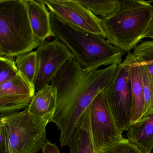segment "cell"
<instances>
[{"instance_id":"cell-1","label":"cell","mask_w":153,"mask_h":153,"mask_svg":"<svg viewBox=\"0 0 153 153\" xmlns=\"http://www.w3.org/2000/svg\"><path fill=\"white\" fill-rule=\"evenodd\" d=\"M51 19L53 36L67 46L86 72L122 62L125 52L102 36L81 30L52 14Z\"/></svg>"},{"instance_id":"cell-2","label":"cell","mask_w":153,"mask_h":153,"mask_svg":"<svg viewBox=\"0 0 153 153\" xmlns=\"http://www.w3.org/2000/svg\"><path fill=\"white\" fill-rule=\"evenodd\" d=\"M118 65L113 64L89 72L78 89L56 106L52 122L60 131L62 146H68L84 113L96 97L111 85Z\"/></svg>"},{"instance_id":"cell-3","label":"cell","mask_w":153,"mask_h":153,"mask_svg":"<svg viewBox=\"0 0 153 153\" xmlns=\"http://www.w3.org/2000/svg\"><path fill=\"white\" fill-rule=\"evenodd\" d=\"M118 10L100 18L108 42L129 52L143 39L153 21V6L144 0H121Z\"/></svg>"},{"instance_id":"cell-4","label":"cell","mask_w":153,"mask_h":153,"mask_svg":"<svg viewBox=\"0 0 153 153\" xmlns=\"http://www.w3.org/2000/svg\"><path fill=\"white\" fill-rule=\"evenodd\" d=\"M41 43L33 33L25 0H0V56L17 57Z\"/></svg>"},{"instance_id":"cell-5","label":"cell","mask_w":153,"mask_h":153,"mask_svg":"<svg viewBox=\"0 0 153 153\" xmlns=\"http://www.w3.org/2000/svg\"><path fill=\"white\" fill-rule=\"evenodd\" d=\"M8 138V153H37L46 140L48 122L31 114L28 109L1 117Z\"/></svg>"},{"instance_id":"cell-6","label":"cell","mask_w":153,"mask_h":153,"mask_svg":"<svg viewBox=\"0 0 153 153\" xmlns=\"http://www.w3.org/2000/svg\"><path fill=\"white\" fill-rule=\"evenodd\" d=\"M106 89L96 97L85 111L95 153L127 140L116 124Z\"/></svg>"},{"instance_id":"cell-7","label":"cell","mask_w":153,"mask_h":153,"mask_svg":"<svg viewBox=\"0 0 153 153\" xmlns=\"http://www.w3.org/2000/svg\"><path fill=\"white\" fill-rule=\"evenodd\" d=\"M132 53H128L124 60L118 65L111 84L106 89L108 102L117 126L122 131L131 126L132 89L131 66Z\"/></svg>"},{"instance_id":"cell-8","label":"cell","mask_w":153,"mask_h":153,"mask_svg":"<svg viewBox=\"0 0 153 153\" xmlns=\"http://www.w3.org/2000/svg\"><path fill=\"white\" fill-rule=\"evenodd\" d=\"M37 69L34 82L36 92L49 85L54 76L68 61L74 59L67 46L55 38L45 41L37 50Z\"/></svg>"},{"instance_id":"cell-9","label":"cell","mask_w":153,"mask_h":153,"mask_svg":"<svg viewBox=\"0 0 153 153\" xmlns=\"http://www.w3.org/2000/svg\"><path fill=\"white\" fill-rule=\"evenodd\" d=\"M51 14L85 32L102 36L105 33L100 18L76 0L42 1Z\"/></svg>"},{"instance_id":"cell-10","label":"cell","mask_w":153,"mask_h":153,"mask_svg":"<svg viewBox=\"0 0 153 153\" xmlns=\"http://www.w3.org/2000/svg\"><path fill=\"white\" fill-rule=\"evenodd\" d=\"M88 74L74 59L64 64L51 82L56 90V106L63 102L78 89Z\"/></svg>"},{"instance_id":"cell-11","label":"cell","mask_w":153,"mask_h":153,"mask_svg":"<svg viewBox=\"0 0 153 153\" xmlns=\"http://www.w3.org/2000/svg\"><path fill=\"white\" fill-rule=\"evenodd\" d=\"M30 25L35 37L41 43L53 36L51 13L42 1L25 0Z\"/></svg>"},{"instance_id":"cell-12","label":"cell","mask_w":153,"mask_h":153,"mask_svg":"<svg viewBox=\"0 0 153 153\" xmlns=\"http://www.w3.org/2000/svg\"><path fill=\"white\" fill-rule=\"evenodd\" d=\"M57 105L56 90L51 85L36 92L27 109L30 114L52 122Z\"/></svg>"},{"instance_id":"cell-13","label":"cell","mask_w":153,"mask_h":153,"mask_svg":"<svg viewBox=\"0 0 153 153\" xmlns=\"http://www.w3.org/2000/svg\"><path fill=\"white\" fill-rule=\"evenodd\" d=\"M131 79L132 89L131 126L141 120L144 107L141 63L133 54L131 66Z\"/></svg>"},{"instance_id":"cell-14","label":"cell","mask_w":153,"mask_h":153,"mask_svg":"<svg viewBox=\"0 0 153 153\" xmlns=\"http://www.w3.org/2000/svg\"><path fill=\"white\" fill-rule=\"evenodd\" d=\"M127 133V139L146 153L153 149V114L132 124Z\"/></svg>"},{"instance_id":"cell-15","label":"cell","mask_w":153,"mask_h":153,"mask_svg":"<svg viewBox=\"0 0 153 153\" xmlns=\"http://www.w3.org/2000/svg\"><path fill=\"white\" fill-rule=\"evenodd\" d=\"M68 146L70 153H95L85 111Z\"/></svg>"},{"instance_id":"cell-16","label":"cell","mask_w":153,"mask_h":153,"mask_svg":"<svg viewBox=\"0 0 153 153\" xmlns=\"http://www.w3.org/2000/svg\"><path fill=\"white\" fill-rule=\"evenodd\" d=\"M35 93L34 85L29 83L19 72L14 78L0 84V96L33 97Z\"/></svg>"},{"instance_id":"cell-17","label":"cell","mask_w":153,"mask_h":153,"mask_svg":"<svg viewBox=\"0 0 153 153\" xmlns=\"http://www.w3.org/2000/svg\"><path fill=\"white\" fill-rule=\"evenodd\" d=\"M77 2L86 8L94 15L100 18L108 17L115 13L120 3L118 0H82Z\"/></svg>"},{"instance_id":"cell-18","label":"cell","mask_w":153,"mask_h":153,"mask_svg":"<svg viewBox=\"0 0 153 153\" xmlns=\"http://www.w3.org/2000/svg\"><path fill=\"white\" fill-rule=\"evenodd\" d=\"M15 61L19 73L29 83L34 85L37 69L36 51H32L19 55Z\"/></svg>"},{"instance_id":"cell-19","label":"cell","mask_w":153,"mask_h":153,"mask_svg":"<svg viewBox=\"0 0 153 153\" xmlns=\"http://www.w3.org/2000/svg\"><path fill=\"white\" fill-rule=\"evenodd\" d=\"M141 66L144 97V107L141 119H142L153 114V77L142 63Z\"/></svg>"},{"instance_id":"cell-20","label":"cell","mask_w":153,"mask_h":153,"mask_svg":"<svg viewBox=\"0 0 153 153\" xmlns=\"http://www.w3.org/2000/svg\"><path fill=\"white\" fill-rule=\"evenodd\" d=\"M153 77V41H146L138 45L132 53Z\"/></svg>"},{"instance_id":"cell-21","label":"cell","mask_w":153,"mask_h":153,"mask_svg":"<svg viewBox=\"0 0 153 153\" xmlns=\"http://www.w3.org/2000/svg\"><path fill=\"white\" fill-rule=\"evenodd\" d=\"M18 74L14 57L0 56V84L14 78Z\"/></svg>"},{"instance_id":"cell-22","label":"cell","mask_w":153,"mask_h":153,"mask_svg":"<svg viewBox=\"0 0 153 153\" xmlns=\"http://www.w3.org/2000/svg\"><path fill=\"white\" fill-rule=\"evenodd\" d=\"M97 153H146L140 148L128 139L116 143Z\"/></svg>"},{"instance_id":"cell-23","label":"cell","mask_w":153,"mask_h":153,"mask_svg":"<svg viewBox=\"0 0 153 153\" xmlns=\"http://www.w3.org/2000/svg\"><path fill=\"white\" fill-rule=\"evenodd\" d=\"M8 138L4 125L0 123V153H8Z\"/></svg>"},{"instance_id":"cell-24","label":"cell","mask_w":153,"mask_h":153,"mask_svg":"<svg viewBox=\"0 0 153 153\" xmlns=\"http://www.w3.org/2000/svg\"><path fill=\"white\" fill-rule=\"evenodd\" d=\"M42 153H60L56 144L52 143L47 139L42 148Z\"/></svg>"},{"instance_id":"cell-25","label":"cell","mask_w":153,"mask_h":153,"mask_svg":"<svg viewBox=\"0 0 153 153\" xmlns=\"http://www.w3.org/2000/svg\"><path fill=\"white\" fill-rule=\"evenodd\" d=\"M146 38H149L153 39V21L150 24L147 31L143 36V39Z\"/></svg>"},{"instance_id":"cell-26","label":"cell","mask_w":153,"mask_h":153,"mask_svg":"<svg viewBox=\"0 0 153 153\" xmlns=\"http://www.w3.org/2000/svg\"><path fill=\"white\" fill-rule=\"evenodd\" d=\"M151 153H153V150H152V152H151Z\"/></svg>"}]
</instances>
